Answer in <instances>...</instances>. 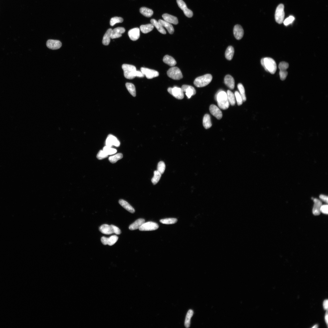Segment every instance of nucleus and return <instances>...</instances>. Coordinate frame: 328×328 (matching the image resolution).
<instances>
[{
	"label": "nucleus",
	"instance_id": "44",
	"mask_svg": "<svg viewBox=\"0 0 328 328\" xmlns=\"http://www.w3.org/2000/svg\"><path fill=\"white\" fill-rule=\"evenodd\" d=\"M108 156L103 150H100L98 152L97 157L98 159L101 160L107 157Z\"/></svg>",
	"mask_w": 328,
	"mask_h": 328
},
{
	"label": "nucleus",
	"instance_id": "49",
	"mask_svg": "<svg viewBox=\"0 0 328 328\" xmlns=\"http://www.w3.org/2000/svg\"><path fill=\"white\" fill-rule=\"evenodd\" d=\"M114 233L117 235H120L121 233V232L119 229L117 227L112 225Z\"/></svg>",
	"mask_w": 328,
	"mask_h": 328
},
{
	"label": "nucleus",
	"instance_id": "24",
	"mask_svg": "<svg viewBox=\"0 0 328 328\" xmlns=\"http://www.w3.org/2000/svg\"><path fill=\"white\" fill-rule=\"evenodd\" d=\"M158 22L163 27H165L170 34H173L174 32V29L173 26L169 23L164 20H159Z\"/></svg>",
	"mask_w": 328,
	"mask_h": 328
},
{
	"label": "nucleus",
	"instance_id": "14",
	"mask_svg": "<svg viewBox=\"0 0 328 328\" xmlns=\"http://www.w3.org/2000/svg\"><path fill=\"white\" fill-rule=\"evenodd\" d=\"M184 93H185V94L189 99L191 97L195 95L196 93V91L195 88L192 86L187 85H183L181 88Z\"/></svg>",
	"mask_w": 328,
	"mask_h": 328
},
{
	"label": "nucleus",
	"instance_id": "35",
	"mask_svg": "<svg viewBox=\"0 0 328 328\" xmlns=\"http://www.w3.org/2000/svg\"><path fill=\"white\" fill-rule=\"evenodd\" d=\"M227 94L230 104L232 106L234 105L235 104V95L230 90H228Z\"/></svg>",
	"mask_w": 328,
	"mask_h": 328
},
{
	"label": "nucleus",
	"instance_id": "45",
	"mask_svg": "<svg viewBox=\"0 0 328 328\" xmlns=\"http://www.w3.org/2000/svg\"><path fill=\"white\" fill-rule=\"evenodd\" d=\"M289 67V64L285 62H282L279 64L278 67L280 70L286 71Z\"/></svg>",
	"mask_w": 328,
	"mask_h": 328
},
{
	"label": "nucleus",
	"instance_id": "1",
	"mask_svg": "<svg viewBox=\"0 0 328 328\" xmlns=\"http://www.w3.org/2000/svg\"><path fill=\"white\" fill-rule=\"evenodd\" d=\"M219 107L223 110L227 109L230 106L227 93L222 90L218 91L215 96Z\"/></svg>",
	"mask_w": 328,
	"mask_h": 328
},
{
	"label": "nucleus",
	"instance_id": "47",
	"mask_svg": "<svg viewBox=\"0 0 328 328\" xmlns=\"http://www.w3.org/2000/svg\"><path fill=\"white\" fill-rule=\"evenodd\" d=\"M279 74L281 80L284 81L288 75V72L286 70H280Z\"/></svg>",
	"mask_w": 328,
	"mask_h": 328
},
{
	"label": "nucleus",
	"instance_id": "34",
	"mask_svg": "<svg viewBox=\"0 0 328 328\" xmlns=\"http://www.w3.org/2000/svg\"><path fill=\"white\" fill-rule=\"evenodd\" d=\"M126 86L129 92L133 96L135 97L136 95V88L133 84L130 83H126Z\"/></svg>",
	"mask_w": 328,
	"mask_h": 328
},
{
	"label": "nucleus",
	"instance_id": "17",
	"mask_svg": "<svg viewBox=\"0 0 328 328\" xmlns=\"http://www.w3.org/2000/svg\"><path fill=\"white\" fill-rule=\"evenodd\" d=\"M234 36L236 39L241 40L244 34V30L242 27L239 25H235L234 28Z\"/></svg>",
	"mask_w": 328,
	"mask_h": 328
},
{
	"label": "nucleus",
	"instance_id": "2",
	"mask_svg": "<svg viewBox=\"0 0 328 328\" xmlns=\"http://www.w3.org/2000/svg\"><path fill=\"white\" fill-rule=\"evenodd\" d=\"M261 64L267 72L273 74L276 72L277 69L276 63L273 59L270 58H262L261 61Z\"/></svg>",
	"mask_w": 328,
	"mask_h": 328
},
{
	"label": "nucleus",
	"instance_id": "30",
	"mask_svg": "<svg viewBox=\"0 0 328 328\" xmlns=\"http://www.w3.org/2000/svg\"><path fill=\"white\" fill-rule=\"evenodd\" d=\"M140 12L143 16L148 18L151 17L154 13L153 11L146 7L141 8Z\"/></svg>",
	"mask_w": 328,
	"mask_h": 328
},
{
	"label": "nucleus",
	"instance_id": "51",
	"mask_svg": "<svg viewBox=\"0 0 328 328\" xmlns=\"http://www.w3.org/2000/svg\"><path fill=\"white\" fill-rule=\"evenodd\" d=\"M319 197L320 199H321L322 200L325 202L326 203H328V197L327 196L323 195H320Z\"/></svg>",
	"mask_w": 328,
	"mask_h": 328
},
{
	"label": "nucleus",
	"instance_id": "19",
	"mask_svg": "<svg viewBox=\"0 0 328 328\" xmlns=\"http://www.w3.org/2000/svg\"><path fill=\"white\" fill-rule=\"evenodd\" d=\"M314 203L313 209V213L315 216H319L320 215V208L322 205V202L317 198L313 199Z\"/></svg>",
	"mask_w": 328,
	"mask_h": 328
},
{
	"label": "nucleus",
	"instance_id": "37",
	"mask_svg": "<svg viewBox=\"0 0 328 328\" xmlns=\"http://www.w3.org/2000/svg\"><path fill=\"white\" fill-rule=\"evenodd\" d=\"M162 174L158 171H155L154 172V176L151 179V181L154 185H156L159 182L162 176Z\"/></svg>",
	"mask_w": 328,
	"mask_h": 328
},
{
	"label": "nucleus",
	"instance_id": "48",
	"mask_svg": "<svg viewBox=\"0 0 328 328\" xmlns=\"http://www.w3.org/2000/svg\"><path fill=\"white\" fill-rule=\"evenodd\" d=\"M328 206L327 204L322 205L321 208H320V212H321L324 214H328Z\"/></svg>",
	"mask_w": 328,
	"mask_h": 328
},
{
	"label": "nucleus",
	"instance_id": "18",
	"mask_svg": "<svg viewBox=\"0 0 328 328\" xmlns=\"http://www.w3.org/2000/svg\"><path fill=\"white\" fill-rule=\"evenodd\" d=\"M125 32V29L123 27H118L112 29L111 39H114L120 37L122 36V34Z\"/></svg>",
	"mask_w": 328,
	"mask_h": 328
},
{
	"label": "nucleus",
	"instance_id": "27",
	"mask_svg": "<svg viewBox=\"0 0 328 328\" xmlns=\"http://www.w3.org/2000/svg\"><path fill=\"white\" fill-rule=\"evenodd\" d=\"M151 24L157 28L158 31L161 33L165 34H166V30L156 20L152 19L150 20Z\"/></svg>",
	"mask_w": 328,
	"mask_h": 328
},
{
	"label": "nucleus",
	"instance_id": "52",
	"mask_svg": "<svg viewBox=\"0 0 328 328\" xmlns=\"http://www.w3.org/2000/svg\"><path fill=\"white\" fill-rule=\"evenodd\" d=\"M324 308L325 310H327L328 309V300H325L323 302V304Z\"/></svg>",
	"mask_w": 328,
	"mask_h": 328
},
{
	"label": "nucleus",
	"instance_id": "28",
	"mask_svg": "<svg viewBox=\"0 0 328 328\" xmlns=\"http://www.w3.org/2000/svg\"><path fill=\"white\" fill-rule=\"evenodd\" d=\"M163 61L165 64L171 67L176 65L177 63L174 58L171 56L166 55L164 57Z\"/></svg>",
	"mask_w": 328,
	"mask_h": 328
},
{
	"label": "nucleus",
	"instance_id": "42",
	"mask_svg": "<svg viewBox=\"0 0 328 328\" xmlns=\"http://www.w3.org/2000/svg\"><path fill=\"white\" fill-rule=\"evenodd\" d=\"M165 164L163 162H160L158 164L157 171L162 174L165 171Z\"/></svg>",
	"mask_w": 328,
	"mask_h": 328
},
{
	"label": "nucleus",
	"instance_id": "26",
	"mask_svg": "<svg viewBox=\"0 0 328 328\" xmlns=\"http://www.w3.org/2000/svg\"><path fill=\"white\" fill-rule=\"evenodd\" d=\"M112 31V29H108L104 35L102 41L103 45L107 46L110 44Z\"/></svg>",
	"mask_w": 328,
	"mask_h": 328
},
{
	"label": "nucleus",
	"instance_id": "46",
	"mask_svg": "<svg viewBox=\"0 0 328 328\" xmlns=\"http://www.w3.org/2000/svg\"><path fill=\"white\" fill-rule=\"evenodd\" d=\"M295 20V18L292 16H291L286 19L284 20L283 22L285 26H287L291 24Z\"/></svg>",
	"mask_w": 328,
	"mask_h": 328
},
{
	"label": "nucleus",
	"instance_id": "33",
	"mask_svg": "<svg viewBox=\"0 0 328 328\" xmlns=\"http://www.w3.org/2000/svg\"><path fill=\"white\" fill-rule=\"evenodd\" d=\"M193 314L194 312L192 310H190L188 311L186 316L185 323V326L186 328L190 327V319L193 316Z\"/></svg>",
	"mask_w": 328,
	"mask_h": 328
},
{
	"label": "nucleus",
	"instance_id": "20",
	"mask_svg": "<svg viewBox=\"0 0 328 328\" xmlns=\"http://www.w3.org/2000/svg\"><path fill=\"white\" fill-rule=\"evenodd\" d=\"M112 225L103 224L99 228V230L102 233L106 235H110L114 233Z\"/></svg>",
	"mask_w": 328,
	"mask_h": 328
},
{
	"label": "nucleus",
	"instance_id": "54",
	"mask_svg": "<svg viewBox=\"0 0 328 328\" xmlns=\"http://www.w3.org/2000/svg\"><path fill=\"white\" fill-rule=\"evenodd\" d=\"M317 327H318V326H317V325H315L314 326H313V327H312L313 328H317Z\"/></svg>",
	"mask_w": 328,
	"mask_h": 328
},
{
	"label": "nucleus",
	"instance_id": "38",
	"mask_svg": "<svg viewBox=\"0 0 328 328\" xmlns=\"http://www.w3.org/2000/svg\"><path fill=\"white\" fill-rule=\"evenodd\" d=\"M238 88L240 91V94L242 98L243 102H245L246 101L247 98L245 93L244 88L241 83L238 84Z\"/></svg>",
	"mask_w": 328,
	"mask_h": 328
},
{
	"label": "nucleus",
	"instance_id": "3",
	"mask_svg": "<svg viewBox=\"0 0 328 328\" xmlns=\"http://www.w3.org/2000/svg\"><path fill=\"white\" fill-rule=\"evenodd\" d=\"M212 79L211 74H206L196 78L194 81V84L197 87H204L209 85Z\"/></svg>",
	"mask_w": 328,
	"mask_h": 328
},
{
	"label": "nucleus",
	"instance_id": "13",
	"mask_svg": "<svg viewBox=\"0 0 328 328\" xmlns=\"http://www.w3.org/2000/svg\"><path fill=\"white\" fill-rule=\"evenodd\" d=\"M209 110L212 115L218 119L220 120L222 118V112L216 105H211L210 106Z\"/></svg>",
	"mask_w": 328,
	"mask_h": 328
},
{
	"label": "nucleus",
	"instance_id": "29",
	"mask_svg": "<svg viewBox=\"0 0 328 328\" xmlns=\"http://www.w3.org/2000/svg\"><path fill=\"white\" fill-rule=\"evenodd\" d=\"M203 125L204 128L207 129L212 126L211 117L208 114H206L204 117L203 121Z\"/></svg>",
	"mask_w": 328,
	"mask_h": 328
},
{
	"label": "nucleus",
	"instance_id": "43",
	"mask_svg": "<svg viewBox=\"0 0 328 328\" xmlns=\"http://www.w3.org/2000/svg\"><path fill=\"white\" fill-rule=\"evenodd\" d=\"M235 96L236 97L238 105L239 106L241 105L243 103V101L242 98L238 91H235Z\"/></svg>",
	"mask_w": 328,
	"mask_h": 328
},
{
	"label": "nucleus",
	"instance_id": "15",
	"mask_svg": "<svg viewBox=\"0 0 328 328\" xmlns=\"http://www.w3.org/2000/svg\"><path fill=\"white\" fill-rule=\"evenodd\" d=\"M47 47L49 49L55 50L59 49L62 46V43L57 40H49L46 43Z\"/></svg>",
	"mask_w": 328,
	"mask_h": 328
},
{
	"label": "nucleus",
	"instance_id": "16",
	"mask_svg": "<svg viewBox=\"0 0 328 328\" xmlns=\"http://www.w3.org/2000/svg\"><path fill=\"white\" fill-rule=\"evenodd\" d=\"M128 34L131 40L136 41L139 39L140 37V29L138 28L132 29L128 32Z\"/></svg>",
	"mask_w": 328,
	"mask_h": 328
},
{
	"label": "nucleus",
	"instance_id": "5",
	"mask_svg": "<svg viewBox=\"0 0 328 328\" xmlns=\"http://www.w3.org/2000/svg\"><path fill=\"white\" fill-rule=\"evenodd\" d=\"M167 74L169 77L175 80H180L183 77L180 69L176 67H173L170 68L167 71Z\"/></svg>",
	"mask_w": 328,
	"mask_h": 328
},
{
	"label": "nucleus",
	"instance_id": "9",
	"mask_svg": "<svg viewBox=\"0 0 328 328\" xmlns=\"http://www.w3.org/2000/svg\"><path fill=\"white\" fill-rule=\"evenodd\" d=\"M177 2L180 8L184 12L185 16L188 18H191L193 16V13L188 9L185 3L183 0H177Z\"/></svg>",
	"mask_w": 328,
	"mask_h": 328
},
{
	"label": "nucleus",
	"instance_id": "4",
	"mask_svg": "<svg viewBox=\"0 0 328 328\" xmlns=\"http://www.w3.org/2000/svg\"><path fill=\"white\" fill-rule=\"evenodd\" d=\"M124 72L125 78L129 79H132L135 77V74L137 71L136 67L133 65L124 64L122 66Z\"/></svg>",
	"mask_w": 328,
	"mask_h": 328
},
{
	"label": "nucleus",
	"instance_id": "32",
	"mask_svg": "<svg viewBox=\"0 0 328 328\" xmlns=\"http://www.w3.org/2000/svg\"><path fill=\"white\" fill-rule=\"evenodd\" d=\"M234 53V49L232 46H228L225 52V57L227 59L230 60H232Z\"/></svg>",
	"mask_w": 328,
	"mask_h": 328
},
{
	"label": "nucleus",
	"instance_id": "22",
	"mask_svg": "<svg viewBox=\"0 0 328 328\" xmlns=\"http://www.w3.org/2000/svg\"><path fill=\"white\" fill-rule=\"evenodd\" d=\"M224 82L225 85L231 89L235 88V82L234 78L230 75H226L224 78Z\"/></svg>",
	"mask_w": 328,
	"mask_h": 328
},
{
	"label": "nucleus",
	"instance_id": "50",
	"mask_svg": "<svg viewBox=\"0 0 328 328\" xmlns=\"http://www.w3.org/2000/svg\"><path fill=\"white\" fill-rule=\"evenodd\" d=\"M135 77L143 78L144 77V75L141 71H136L135 74Z\"/></svg>",
	"mask_w": 328,
	"mask_h": 328
},
{
	"label": "nucleus",
	"instance_id": "6",
	"mask_svg": "<svg viewBox=\"0 0 328 328\" xmlns=\"http://www.w3.org/2000/svg\"><path fill=\"white\" fill-rule=\"evenodd\" d=\"M284 6L281 4L278 5L276 9L275 14V19L278 24H281L284 21L285 17Z\"/></svg>",
	"mask_w": 328,
	"mask_h": 328
},
{
	"label": "nucleus",
	"instance_id": "21",
	"mask_svg": "<svg viewBox=\"0 0 328 328\" xmlns=\"http://www.w3.org/2000/svg\"><path fill=\"white\" fill-rule=\"evenodd\" d=\"M164 20L171 24L177 25L178 23L177 18L167 13L164 14L162 15Z\"/></svg>",
	"mask_w": 328,
	"mask_h": 328
},
{
	"label": "nucleus",
	"instance_id": "31",
	"mask_svg": "<svg viewBox=\"0 0 328 328\" xmlns=\"http://www.w3.org/2000/svg\"><path fill=\"white\" fill-rule=\"evenodd\" d=\"M154 26L152 24L142 25L140 26V29L141 32L144 34H147L152 31Z\"/></svg>",
	"mask_w": 328,
	"mask_h": 328
},
{
	"label": "nucleus",
	"instance_id": "40",
	"mask_svg": "<svg viewBox=\"0 0 328 328\" xmlns=\"http://www.w3.org/2000/svg\"><path fill=\"white\" fill-rule=\"evenodd\" d=\"M103 150L108 155L115 154L117 152V150L116 149L112 148L111 147L107 146L103 148Z\"/></svg>",
	"mask_w": 328,
	"mask_h": 328
},
{
	"label": "nucleus",
	"instance_id": "53",
	"mask_svg": "<svg viewBox=\"0 0 328 328\" xmlns=\"http://www.w3.org/2000/svg\"><path fill=\"white\" fill-rule=\"evenodd\" d=\"M325 322H326V324H327V325H328V313H327V312L326 313L325 317Z\"/></svg>",
	"mask_w": 328,
	"mask_h": 328
},
{
	"label": "nucleus",
	"instance_id": "39",
	"mask_svg": "<svg viewBox=\"0 0 328 328\" xmlns=\"http://www.w3.org/2000/svg\"><path fill=\"white\" fill-rule=\"evenodd\" d=\"M123 157L122 154L118 153L115 155L110 157L109 158V160L111 163L114 164L117 162L118 160L122 159Z\"/></svg>",
	"mask_w": 328,
	"mask_h": 328
},
{
	"label": "nucleus",
	"instance_id": "8",
	"mask_svg": "<svg viewBox=\"0 0 328 328\" xmlns=\"http://www.w3.org/2000/svg\"><path fill=\"white\" fill-rule=\"evenodd\" d=\"M159 228L158 225L156 223L149 222L144 223L139 228L141 231H151L156 230Z\"/></svg>",
	"mask_w": 328,
	"mask_h": 328
},
{
	"label": "nucleus",
	"instance_id": "25",
	"mask_svg": "<svg viewBox=\"0 0 328 328\" xmlns=\"http://www.w3.org/2000/svg\"><path fill=\"white\" fill-rule=\"evenodd\" d=\"M120 205L129 212L134 213L135 212L134 209L128 202L123 199H120L119 201Z\"/></svg>",
	"mask_w": 328,
	"mask_h": 328
},
{
	"label": "nucleus",
	"instance_id": "12",
	"mask_svg": "<svg viewBox=\"0 0 328 328\" xmlns=\"http://www.w3.org/2000/svg\"><path fill=\"white\" fill-rule=\"evenodd\" d=\"M118 237L117 235H113L109 238L103 237L101 239V241L103 245H108L112 246L114 245L117 241Z\"/></svg>",
	"mask_w": 328,
	"mask_h": 328
},
{
	"label": "nucleus",
	"instance_id": "7",
	"mask_svg": "<svg viewBox=\"0 0 328 328\" xmlns=\"http://www.w3.org/2000/svg\"><path fill=\"white\" fill-rule=\"evenodd\" d=\"M167 91L170 94L178 100H182L184 98V92L181 88L175 86L169 88Z\"/></svg>",
	"mask_w": 328,
	"mask_h": 328
},
{
	"label": "nucleus",
	"instance_id": "11",
	"mask_svg": "<svg viewBox=\"0 0 328 328\" xmlns=\"http://www.w3.org/2000/svg\"><path fill=\"white\" fill-rule=\"evenodd\" d=\"M106 146L111 147L112 146L119 147L120 145L119 141L116 137L112 135H109L106 141Z\"/></svg>",
	"mask_w": 328,
	"mask_h": 328
},
{
	"label": "nucleus",
	"instance_id": "10",
	"mask_svg": "<svg viewBox=\"0 0 328 328\" xmlns=\"http://www.w3.org/2000/svg\"><path fill=\"white\" fill-rule=\"evenodd\" d=\"M141 71L149 79L157 77L159 75V73L158 72L147 68L141 67Z\"/></svg>",
	"mask_w": 328,
	"mask_h": 328
},
{
	"label": "nucleus",
	"instance_id": "23",
	"mask_svg": "<svg viewBox=\"0 0 328 328\" xmlns=\"http://www.w3.org/2000/svg\"><path fill=\"white\" fill-rule=\"evenodd\" d=\"M145 223V220L144 219L140 218L137 219L134 223L129 226V229L131 230L138 229Z\"/></svg>",
	"mask_w": 328,
	"mask_h": 328
},
{
	"label": "nucleus",
	"instance_id": "36",
	"mask_svg": "<svg viewBox=\"0 0 328 328\" xmlns=\"http://www.w3.org/2000/svg\"><path fill=\"white\" fill-rule=\"evenodd\" d=\"M178 220L177 218H170L162 219L160 220V223L167 225L173 224L177 223Z\"/></svg>",
	"mask_w": 328,
	"mask_h": 328
},
{
	"label": "nucleus",
	"instance_id": "41",
	"mask_svg": "<svg viewBox=\"0 0 328 328\" xmlns=\"http://www.w3.org/2000/svg\"><path fill=\"white\" fill-rule=\"evenodd\" d=\"M124 21L122 18L119 17H115L112 18L110 20V25L112 26H113L116 24L118 23H122Z\"/></svg>",
	"mask_w": 328,
	"mask_h": 328
}]
</instances>
